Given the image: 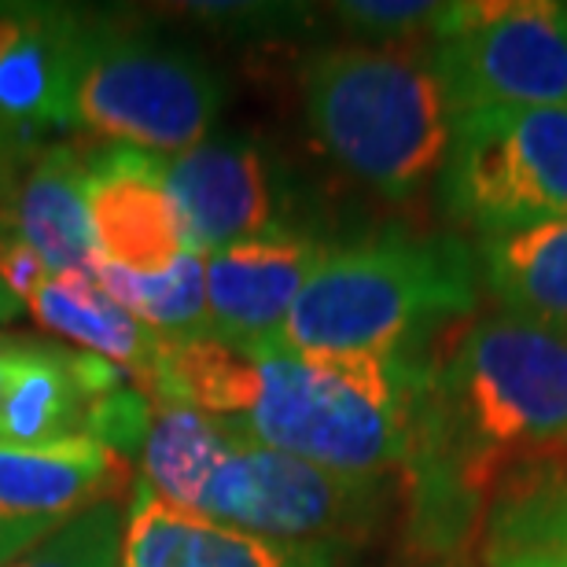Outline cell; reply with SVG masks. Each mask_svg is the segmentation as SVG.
I'll use <instances>...</instances> for the list:
<instances>
[{"label": "cell", "mask_w": 567, "mask_h": 567, "mask_svg": "<svg viewBox=\"0 0 567 567\" xmlns=\"http://www.w3.org/2000/svg\"><path fill=\"white\" fill-rule=\"evenodd\" d=\"M130 486V461L96 439L19 446L0 442V508L30 519H71Z\"/></svg>", "instance_id": "9a60e30c"}, {"label": "cell", "mask_w": 567, "mask_h": 567, "mask_svg": "<svg viewBox=\"0 0 567 567\" xmlns=\"http://www.w3.org/2000/svg\"><path fill=\"white\" fill-rule=\"evenodd\" d=\"M126 519L130 508H122V502L93 505L63 519L49 538H41L11 567H122Z\"/></svg>", "instance_id": "ffe728a7"}, {"label": "cell", "mask_w": 567, "mask_h": 567, "mask_svg": "<svg viewBox=\"0 0 567 567\" xmlns=\"http://www.w3.org/2000/svg\"><path fill=\"white\" fill-rule=\"evenodd\" d=\"M328 247L291 225L207 255V336L244 350L277 343Z\"/></svg>", "instance_id": "4fadbf2b"}, {"label": "cell", "mask_w": 567, "mask_h": 567, "mask_svg": "<svg viewBox=\"0 0 567 567\" xmlns=\"http://www.w3.org/2000/svg\"><path fill=\"white\" fill-rule=\"evenodd\" d=\"M96 280L122 310L163 339L207 336V258L188 255L166 274H126L96 262Z\"/></svg>", "instance_id": "d6986e66"}, {"label": "cell", "mask_w": 567, "mask_h": 567, "mask_svg": "<svg viewBox=\"0 0 567 567\" xmlns=\"http://www.w3.org/2000/svg\"><path fill=\"white\" fill-rule=\"evenodd\" d=\"M567 453V328L508 310L480 317L424 372L405 468L413 538L453 549L513 475Z\"/></svg>", "instance_id": "6da1fadb"}, {"label": "cell", "mask_w": 567, "mask_h": 567, "mask_svg": "<svg viewBox=\"0 0 567 567\" xmlns=\"http://www.w3.org/2000/svg\"><path fill=\"white\" fill-rule=\"evenodd\" d=\"M475 262L502 310L567 328V218L483 236Z\"/></svg>", "instance_id": "ac0fdd59"}, {"label": "cell", "mask_w": 567, "mask_h": 567, "mask_svg": "<svg viewBox=\"0 0 567 567\" xmlns=\"http://www.w3.org/2000/svg\"><path fill=\"white\" fill-rule=\"evenodd\" d=\"M27 310V306H22V299L16 291L8 288L4 280H0V324H8V321H16V317Z\"/></svg>", "instance_id": "cb8c5ba5"}, {"label": "cell", "mask_w": 567, "mask_h": 567, "mask_svg": "<svg viewBox=\"0 0 567 567\" xmlns=\"http://www.w3.org/2000/svg\"><path fill=\"white\" fill-rule=\"evenodd\" d=\"M221 107L225 82L199 52L111 19L85 22L74 130L166 158L207 141Z\"/></svg>", "instance_id": "8992f818"}, {"label": "cell", "mask_w": 567, "mask_h": 567, "mask_svg": "<svg viewBox=\"0 0 567 567\" xmlns=\"http://www.w3.org/2000/svg\"><path fill=\"white\" fill-rule=\"evenodd\" d=\"M89 229L96 262L126 274H166L181 258L199 255L188 225L169 199L163 155L126 144H104L89 152L85 169Z\"/></svg>", "instance_id": "9c48e42d"}, {"label": "cell", "mask_w": 567, "mask_h": 567, "mask_svg": "<svg viewBox=\"0 0 567 567\" xmlns=\"http://www.w3.org/2000/svg\"><path fill=\"white\" fill-rule=\"evenodd\" d=\"M486 567H567V464H538L494 494L483 535Z\"/></svg>", "instance_id": "e0dca14e"}, {"label": "cell", "mask_w": 567, "mask_h": 567, "mask_svg": "<svg viewBox=\"0 0 567 567\" xmlns=\"http://www.w3.org/2000/svg\"><path fill=\"white\" fill-rule=\"evenodd\" d=\"M475 310V255L461 240L377 236L328 247L269 350L402 354L431 324Z\"/></svg>", "instance_id": "5b68a950"}, {"label": "cell", "mask_w": 567, "mask_h": 567, "mask_svg": "<svg viewBox=\"0 0 567 567\" xmlns=\"http://www.w3.org/2000/svg\"><path fill=\"white\" fill-rule=\"evenodd\" d=\"M339 19L369 38L388 41H410V33L435 30L446 4H424V0H350V4H336Z\"/></svg>", "instance_id": "44dd1931"}, {"label": "cell", "mask_w": 567, "mask_h": 567, "mask_svg": "<svg viewBox=\"0 0 567 567\" xmlns=\"http://www.w3.org/2000/svg\"><path fill=\"white\" fill-rule=\"evenodd\" d=\"M27 310L52 336L71 339L85 354L118 365L137 388L147 391L158 350H163V336H155L130 310H122L104 291V284L96 280V274L49 277L27 299Z\"/></svg>", "instance_id": "2e32d148"}, {"label": "cell", "mask_w": 567, "mask_h": 567, "mask_svg": "<svg viewBox=\"0 0 567 567\" xmlns=\"http://www.w3.org/2000/svg\"><path fill=\"white\" fill-rule=\"evenodd\" d=\"M439 199L453 221L483 236L567 218V107L457 115Z\"/></svg>", "instance_id": "52a82bcc"}, {"label": "cell", "mask_w": 567, "mask_h": 567, "mask_svg": "<svg viewBox=\"0 0 567 567\" xmlns=\"http://www.w3.org/2000/svg\"><path fill=\"white\" fill-rule=\"evenodd\" d=\"M302 107L317 144L388 199H410L439 174L457 118L431 60V38L310 55Z\"/></svg>", "instance_id": "277c9868"}, {"label": "cell", "mask_w": 567, "mask_h": 567, "mask_svg": "<svg viewBox=\"0 0 567 567\" xmlns=\"http://www.w3.org/2000/svg\"><path fill=\"white\" fill-rule=\"evenodd\" d=\"M89 16L60 4H0V144L71 126Z\"/></svg>", "instance_id": "8fae6325"}, {"label": "cell", "mask_w": 567, "mask_h": 567, "mask_svg": "<svg viewBox=\"0 0 567 567\" xmlns=\"http://www.w3.org/2000/svg\"><path fill=\"white\" fill-rule=\"evenodd\" d=\"M22 343H27V336L0 332V405H4V399H8V383H11V372H16Z\"/></svg>", "instance_id": "603a6c76"}, {"label": "cell", "mask_w": 567, "mask_h": 567, "mask_svg": "<svg viewBox=\"0 0 567 567\" xmlns=\"http://www.w3.org/2000/svg\"><path fill=\"white\" fill-rule=\"evenodd\" d=\"M450 567H464V564H450Z\"/></svg>", "instance_id": "d4e9b609"}, {"label": "cell", "mask_w": 567, "mask_h": 567, "mask_svg": "<svg viewBox=\"0 0 567 567\" xmlns=\"http://www.w3.org/2000/svg\"><path fill=\"white\" fill-rule=\"evenodd\" d=\"M431 60L453 115L486 107H567V4H446Z\"/></svg>", "instance_id": "ba28073f"}, {"label": "cell", "mask_w": 567, "mask_h": 567, "mask_svg": "<svg viewBox=\"0 0 567 567\" xmlns=\"http://www.w3.org/2000/svg\"><path fill=\"white\" fill-rule=\"evenodd\" d=\"M424 372L402 354H288L251 350L229 424L258 446L339 475H383L405 464Z\"/></svg>", "instance_id": "3957f363"}, {"label": "cell", "mask_w": 567, "mask_h": 567, "mask_svg": "<svg viewBox=\"0 0 567 567\" xmlns=\"http://www.w3.org/2000/svg\"><path fill=\"white\" fill-rule=\"evenodd\" d=\"M89 147H0V236H16L49 277L96 274V244L85 203Z\"/></svg>", "instance_id": "7c38bea8"}, {"label": "cell", "mask_w": 567, "mask_h": 567, "mask_svg": "<svg viewBox=\"0 0 567 567\" xmlns=\"http://www.w3.org/2000/svg\"><path fill=\"white\" fill-rule=\"evenodd\" d=\"M63 519H30L0 508V567H11L22 553H30L41 538H49Z\"/></svg>", "instance_id": "7402d4cb"}, {"label": "cell", "mask_w": 567, "mask_h": 567, "mask_svg": "<svg viewBox=\"0 0 567 567\" xmlns=\"http://www.w3.org/2000/svg\"><path fill=\"white\" fill-rule=\"evenodd\" d=\"M122 567H332V549L280 546L210 524L163 502L147 483H137Z\"/></svg>", "instance_id": "5bb4252c"}, {"label": "cell", "mask_w": 567, "mask_h": 567, "mask_svg": "<svg viewBox=\"0 0 567 567\" xmlns=\"http://www.w3.org/2000/svg\"><path fill=\"white\" fill-rule=\"evenodd\" d=\"M0 147H4V144H0Z\"/></svg>", "instance_id": "484cf974"}, {"label": "cell", "mask_w": 567, "mask_h": 567, "mask_svg": "<svg viewBox=\"0 0 567 567\" xmlns=\"http://www.w3.org/2000/svg\"><path fill=\"white\" fill-rule=\"evenodd\" d=\"M163 177L203 258L284 225L274 166L262 147L236 133H210L188 152L166 155Z\"/></svg>", "instance_id": "30bf717a"}, {"label": "cell", "mask_w": 567, "mask_h": 567, "mask_svg": "<svg viewBox=\"0 0 567 567\" xmlns=\"http://www.w3.org/2000/svg\"><path fill=\"white\" fill-rule=\"evenodd\" d=\"M141 472L163 502L280 546H354L380 519L383 475H339L229 424L152 399Z\"/></svg>", "instance_id": "7a4b0ae2"}]
</instances>
